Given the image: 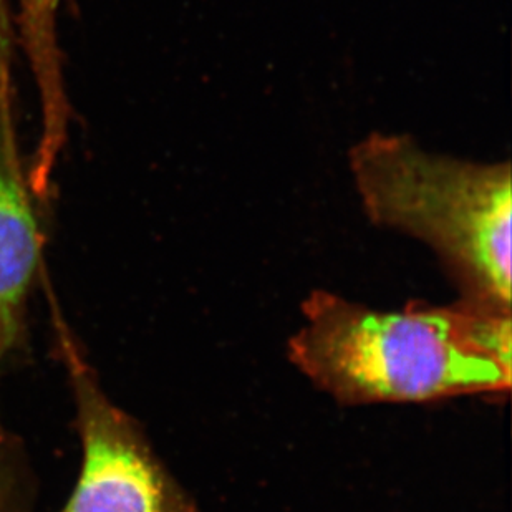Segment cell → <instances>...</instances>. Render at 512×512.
I'll use <instances>...</instances> for the list:
<instances>
[{
    "instance_id": "1",
    "label": "cell",
    "mask_w": 512,
    "mask_h": 512,
    "mask_svg": "<svg viewBox=\"0 0 512 512\" xmlns=\"http://www.w3.org/2000/svg\"><path fill=\"white\" fill-rule=\"evenodd\" d=\"M302 314L289 358L340 403L431 401L511 390V310L468 299L375 310L314 290Z\"/></svg>"
},
{
    "instance_id": "2",
    "label": "cell",
    "mask_w": 512,
    "mask_h": 512,
    "mask_svg": "<svg viewBox=\"0 0 512 512\" xmlns=\"http://www.w3.org/2000/svg\"><path fill=\"white\" fill-rule=\"evenodd\" d=\"M348 166L368 218L425 242L464 299L511 310L512 171L428 150L408 135L372 133Z\"/></svg>"
},
{
    "instance_id": "3",
    "label": "cell",
    "mask_w": 512,
    "mask_h": 512,
    "mask_svg": "<svg viewBox=\"0 0 512 512\" xmlns=\"http://www.w3.org/2000/svg\"><path fill=\"white\" fill-rule=\"evenodd\" d=\"M45 290L52 309L55 348L75 400V425L82 441V468L72 496L60 512H199L156 456L140 425L118 408Z\"/></svg>"
},
{
    "instance_id": "4",
    "label": "cell",
    "mask_w": 512,
    "mask_h": 512,
    "mask_svg": "<svg viewBox=\"0 0 512 512\" xmlns=\"http://www.w3.org/2000/svg\"><path fill=\"white\" fill-rule=\"evenodd\" d=\"M39 203L27 173L0 166V367L22 340L30 289L45 269Z\"/></svg>"
},
{
    "instance_id": "5",
    "label": "cell",
    "mask_w": 512,
    "mask_h": 512,
    "mask_svg": "<svg viewBox=\"0 0 512 512\" xmlns=\"http://www.w3.org/2000/svg\"><path fill=\"white\" fill-rule=\"evenodd\" d=\"M15 29L9 0H0V165L20 168L14 85Z\"/></svg>"
},
{
    "instance_id": "6",
    "label": "cell",
    "mask_w": 512,
    "mask_h": 512,
    "mask_svg": "<svg viewBox=\"0 0 512 512\" xmlns=\"http://www.w3.org/2000/svg\"><path fill=\"white\" fill-rule=\"evenodd\" d=\"M32 511L30 473L22 450L9 435L0 438V512Z\"/></svg>"
}]
</instances>
